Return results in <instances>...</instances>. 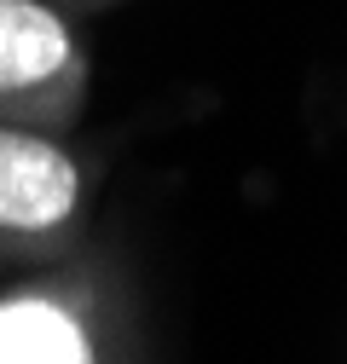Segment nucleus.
<instances>
[{
    "label": "nucleus",
    "mask_w": 347,
    "mask_h": 364,
    "mask_svg": "<svg viewBox=\"0 0 347 364\" xmlns=\"http://www.w3.org/2000/svg\"><path fill=\"white\" fill-rule=\"evenodd\" d=\"M53 6H64V12H105V6H116V0H53Z\"/></svg>",
    "instance_id": "4"
},
{
    "label": "nucleus",
    "mask_w": 347,
    "mask_h": 364,
    "mask_svg": "<svg viewBox=\"0 0 347 364\" xmlns=\"http://www.w3.org/2000/svg\"><path fill=\"white\" fill-rule=\"evenodd\" d=\"M93 53L53 0H0V122L70 133L87 110Z\"/></svg>",
    "instance_id": "3"
},
{
    "label": "nucleus",
    "mask_w": 347,
    "mask_h": 364,
    "mask_svg": "<svg viewBox=\"0 0 347 364\" xmlns=\"http://www.w3.org/2000/svg\"><path fill=\"white\" fill-rule=\"evenodd\" d=\"M99 162L70 133L0 122V266H53L93 237Z\"/></svg>",
    "instance_id": "2"
},
{
    "label": "nucleus",
    "mask_w": 347,
    "mask_h": 364,
    "mask_svg": "<svg viewBox=\"0 0 347 364\" xmlns=\"http://www.w3.org/2000/svg\"><path fill=\"white\" fill-rule=\"evenodd\" d=\"M0 364H145L134 272L110 243L23 272L0 289Z\"/></svg>",
    "instance_id": "1"
}]
</instances>
